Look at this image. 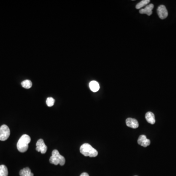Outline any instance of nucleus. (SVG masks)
Here are the masks:
<instances>
[{"mask_svg": "<svg viewBox=\"0 0 176 176\" xmlns=\"http://www.w3.org/2000/svg\"><path fill=\"white\" fill-rule=\"evenodd\" d=\"M31 141V138L27 135H23L19 139L17 147L19 152L24 153L27 151L29 148V144Z\"/></svg>", "mask_w": 176, "mask_h": 176, "instance_id": "nucleus-1", "label": "nucleus"}, {"mask_svg": "<svg viewBox=\"0 0 176 176\" xmlns=\"http://www.w3.org/2000/svg\"><path fill=\"white\" fill-rule=\"evenodd\" d=\"M80 151L84 156L96 157L98 155V152L94 148L88 143H84L81 145Z\"/></svg>", "mask_w": 176, "mask_h": 176, "instance_id": "nucleus-2", "label": "nucleus"}, {"mask_svg": "<svg viewBox=\"0 0 176 176\" xmlns=\"http://www.w3.org/2000/svg\"><path fill=\"white\" fill-rule=\"evenodd\" d=\"M65 159L63 156L60 154L58 151L54 150L52 152V156L50 157V162L51 164L55 165H58L59 164L61 166L64 165L65 164Z\"/></svg>", "mask_w": 176, "mask_h": 176, "instance_id": "nucleus-3", "label": "nucleus"}, {"mask_svg": "<svg viewBox=\"0 0 176 176\" xmlns=\"http://www.w3.org/2000/svg\"><path fill=\"white\" fill-rule=\"evenodd\" d=\"M10 129L6 125H3L0 127V140L5 141L10 136Z\"/></svg>", "mask_w": 176, "mask_h": 176, "instance_id": "nucleus-4", "label": "nucleus"}, {"mask_svg": "<svg viewBox=\"0 0 176 176\" xmlns=\"http://www.w3.org/2000/svg\"><path fill=\"white\" fill-rule=\"evenodd\" d=\"M36 151L39 152H40L42 154H45L47 151V146L45 144V143L42 139H40L38 140L36 143Z\"/></svg>", "mask_w": 176, "mask_h": 176, "instance_id": "nucleus-5", "label": "nucleus"}, {"mask_svg": "<svg viewBox=\"0 0 176 176\" xmlns=\"http://www.w3.org/2000/svg\"><path fill=\"white\" fill-rule=\"evenodd\" d=\"M157 12L159 17L161 19H165L168 15L167 10L166 7L164 5H160L158 7Z\"/></svg>", "mask_w": 176, "mask_h": 176, "instance_id": "nucleus-6", "label": "nucleus"}, {"mask_svg": "<svg viewBox=\"0 0 176 176\" xmlns=\"http://www.w3.org/2000/svg\"><path fill=\"white\" fill-rule=\"evenodd\" d=\"M138 144L144 147H146L150 144V140L145 135H141L138 140Z\"/></svg>", "mask_w": 176, "mask_h": 176, "instance_id": "nucleus-7", "label": "nucleus"}, {"mask_svg": "<svg viewBox=\"0 0 176 176\" xmlns=\"http://www.w3.org/2000/svg\"><path fill=\"white\" fill-rule=\"evenodd\" d=\"M127 126L133 129H136L139 127V123L137 120L132 118H128L126 120Z\"/></svg>", "mask_w": 176, "mask_h": 176, "instance_id": "nucleus-8", "label": "nucleus"}, {"mask_svg": "<svg viewBox=\"0 0 176 176\" xmlns=\"http://www.w3.org/2000/svg\"><path fill=\"white\" fill-rule=\"evenodd\" d=\"M154 8V5L150 4L145 6L144 9H142L139 10V13L142 14H146L148 16H150L152 14L153 9Z\"/></svg>", "mask_w": 176, "mask_h": 176, "instance_id": "nucleus-9", "label": "nucleus"}, {"mask_svg": "<svg viewBox=\"0 0 176 176\" xmlns=\"http://www.w3.org/2000/svg\"><path fill=\"white\" fill-rule=\"evenodd\" d=\"M145 118L148 122L151 124H154L156 122L155 115L152 112H148L145 114Z\"/></svg>", "mask_w": 176, "mask_h": 176, "instance_id": "nucleus-10", "label": "nucleus"}, {"mask_svg": "<svg viewBox=\"0 0 176 176\" xmlns=\"http://www.w3.org/2000/svg\"><path fill=\"white\" fill-rule=\"evenodd\" d=\"M90 88L92 92H97L99 90V85L98 82H97L96 81H92L89 84Z\"/></svg>", "mask_w": 176, "mask_h": 176, "instance_id": "nucleus-11", "label": "nucleus"}, {"mask_svg": "<svg viewBox=\"0 0 176 176\" xmlns=\"http://www.w3.org/2000/svg\"><path fill=\"white\" fill-rule=\"evenodd\" d=\"M20 176H34L30 168L26 167L20 170L19 173Z\"/></svg>", "mask_w": 176, "mask_h": 176, "instance_id": "nucleus-12", "label": "nucleus"}, {"mask_svg": "<svg viewBox=\"0 0 176 176\" xmlns=\"http://www.w3.org/2000/svg\"><path fill=\"white\" fill-rule=\"evenodd\" d=\"M8 168L5 165H0V176H8Z\"/></svg>", "mask_w": 176, "mask_h": 176, "instance_id": "nucleus-13", "label": "nucleus"}, {"mask_svg": "<svg viewBox=\"0 0 176 176\" xmlns=\"http://www.w3.org/2000/svg\"><path fill=\"white\" fill-rule=\"evenodd\" d=\"M150 0H143L142 1H140L139 3H138L136 6V9H142L144 6H146L148 5L149 3H150Z\"/></svg>", "mask_w": 176, "mask_h": 176, "instance_id": "nucleus-14", "label": "nucleus"}, {"mask_svg": "<svg viewBox=\"0 0 176 176\" xmlns=\"http://www.w3.org/2000/svg\"><path fill=\"white\" fill-rule=\"evenodd\" d=\"M21 85L23 88L29 89L32 87V82L29 80H26L22 82Z\"/></svg>", "mask_w": 176, "mask_h": 176, "instance_id": "nucleus-15", "label": "nucleus"}, {"mask_svg": "<svg viewBox=\"0 0 176 176\" xmlns=\"http://www.w3.org/2000/svg\"><path fill=\"white\" fill-rule=\"evenodd\" d=\"M55 100L52 97H48L46 100V103L48 107H52L55 104Z\"/></svg>", "mask_w": 176, "mask_h": 176, "instance_id": "nucleus-16", "label": "nucleus"}, {"mask_svg": "<svg viewBox=\"0 0 176 176\" xmlns=\"http://www.w3.org/2000/svg\"><path fill=\"white\" fill-rule=\"evenodd\" d=\"M80 176H89V175L87 173L84 172L81 174Z\"/></svg>", "mask_w": 176, "mask_h": 176, "instance_id": "nucleus-17", "label": "nucleus"}, {"mask_svg": "<svg viewBox=\"0 0 176 176\" xmlns=\"http://www.w3.org/2000/svg\"></svg>", "mask_w": 176, "mask_h": 176, "instance_id": "nucleus-18", "label": "nucleus"}]
</instances>
